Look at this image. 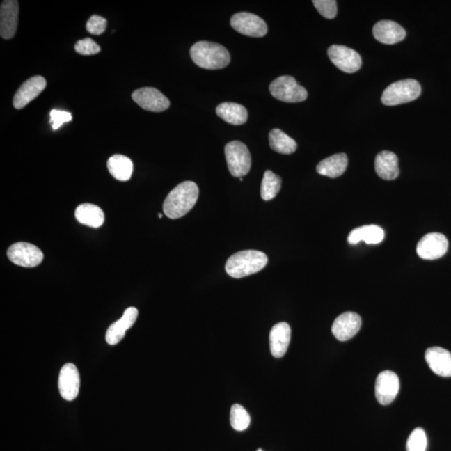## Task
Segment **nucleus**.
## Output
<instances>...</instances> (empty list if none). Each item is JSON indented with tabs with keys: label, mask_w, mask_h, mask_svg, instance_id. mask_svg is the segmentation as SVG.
Here are the masks:
<instances>
[{
	"label": "nucleus",
	"mask_w": 451,
	"mask_h": 451,
	"mask_svg": "<svg viewBox=\"0 0 451 451\" xmlns=\"http://www.w3.org/2000/svg\"><path fill=\"white\" fill-rule=\"evenodd\" d=\"M199 188L193 182H184L170 191L163 203V211L171 219L185 216L198 199Z\"/></svg>",
	"instance_id": "nucleus-1"
},
{
	"label": "nucleus",
	"mask_w": 451,
	"mask_h": 451,
	"mask_svg": "<svg viewBox=\"0 0 451 451\" xmlns=\"http://www.w3.org/2000/svg\"><path fill=\"white\" fill-rule=\"evenodd\" d=\"M190 54L196 65L206 70L223 69L231 61L224 46L209 41H199L192 45Z\"/></svg>",
	"instance_id": "nucleus-2"
},
{
	"label": "nucleus",
	"mask_w": 451,
	"mask_h": 451,
	"mask_svg": "<svg viewBox=\"0 0 451 451\" xmlns=\"http://www.w3.org/2000/svg\"><path fill=\"white\" fill-rule=\"evenodd\" d=\"M267 261V255L260 251H241L228 259L225 269L232 278H242L264 269Z\"/></svg>",
	"instance_id": "nucleus-3"
},
{
	"label": "nucleus",
	"mask_w": 451,
	"mask_h": 451,
	"mask_svg": "<svg viewBox=\"0 0 451 451\" xmlns=\"http://www.w3.org/2000/svg\"><path fill=\"white\" fill-rule=\"evenodd\" d=\"M421 94L420 84L413 79L392 83L383 92L381 100L388 106L411 102Z\"/></svg>",
	"instance_id": "nucleus-4"
},
{
	"label": "nucleus",
	"mask_w": 451,
	"mask_h": 451,
	"mask_svg": "<svg viewBox=\"0 0 451 451\" xmlns=\"http://www.w3.org/2000/svg\"><path fill=\"white\" fill-rule=\"evenodd\" d=\"M225 156L230 173L241 178L248 174L252 166V157L248 146L241 141H233L225 146Z\"/></svg>",
	"instance_id": "nucleus-5"
},
{
	"label": "nucleus",
	"mask_w": 451,
	"mask_h": 451,
	"mask_svg": "<svg viewBox=\"0 0 451 451\" xmlns=\"http://www.w3.org/2000/svg\"><path fill=\"white\" fill-rule=\"evenodd\" d=\"M269 90L275 99L283 102H302L308 98L306 89L299 85L294 77L288 75L275 79L270 84Z\"/></svg>",
	"instance_id": "nucleus-6"
},
{
	"label": "nucleus",
	"mask_w": 451,
	"mask_h": 451,
	"mask_svg": "<svg viewBox=\"0 0 451 451\" xmlns=\"http://www.w3.org/2000/svg\"><path fill=\"white\" fill-rule=\"evenodd\" d=\"M7 256L15 264L24 267H35L44 259L42 251L28 242H17L8 249Z\"/></svg>",
	"instance_id": "nucleus-7"
},
{
	"label": "nucleus",
	"mask_w": 451,
	"mask_h": 451,
	"mask_svg": "<svg viewBox=\"0 0 451 451\" xmlns=\"http://www.w3.org/2000/svg\"><path fill=\"white\" fill-rule=\"evenodd\" d=\"M328 56L333 64L344 72L354 73L361 68V56L355 50L347 46L338 45L330 46Z\"/></svg>",
	"instance_id": "nucleus-8"
},
{
	"label": "nucleus",
	"mask_w": 451,
	"mask_h": 451,
	"mask_svg": "<svg viewBox=\"0 0 451 451\" xmlns=\"http://www.w3.org/2000/svg\"><path fill=\"white\" fill-rule=\"evenodd\" d=\"M449 242L445 235L438 232L426 234L418 242L416 252L425 260H436L447 253Z\"/></svg>",
	"instance_id": "nucleus-9"
},
{
	"label": "nucleus",
	"mask_w": 451,
	"mask_h": 451,
	"mask_svg": "<svg viewBox=\"0 0 451 451\" xmlns=\"http://www.w3.org/2000/svg\"><path fill=\"white\" fill-rule=\"evenodd\" d=\"M231 26L238 33L250 37H263L267 35L265 21L252 13L241 12L231 19Z\"/></svg>",
	"instance_id": "nucleus-10"
},
{
	"label": "nucleus",
	"mask_w": 451,
	"mask_h": 451,
	"mask_svg": "<svg viewBox=\"0 0 451 451\" xmlns=\"http://www.w3.org/2000/svg\"><path fill=\"white\" fill-rule=\"evenodd\" d=\"M132 99L138 106L148 111L162 112L170 106V100L156 88H141L133 92Z\"/></svg>",
	"instance_id": "nucleus-11"
},
{
	"label": "nucleus",
	"mask_w": 451,
	"mask_h": 451,
	"mask_svg": "<svg viewBox=\"0 0 451 451\" xmlns=\"http://www.w3.org/2000/svg\"><path fill=\"white\" fill-rule=\"evenodd\" d=\"M399 391V379L394 372L383 371L378 375L375 383V396L382 405L390 404Z\"/></svg>",
	"instance_id": "nucleus-12"
},
{
	"label": "nucleus",
	"mask_w": 451,
	"mask_h": 451,
	"mask_svg": "<svg viewBox=\"0 0 451 451\" xmlns=\"http://www.w3.org/2000/svg\"><path fill=\"white\" fill-rule=\"evenodd\" d=\"M362 320L356 312H346L342 313L334 320L332 326V333L340 341L349 340L356 335L361 330Z\"/></svg>",
	"instance_id": "nucleus-13"
},
{
	"label": "nucleus",
	"mask_w": 451,
	"mask_h": 451,
	"mask_svg": "<svg viewBox=\"0 0 451 451\" xmlns=\"http://www.w3.org/2000/svg\"><path fill=\"white\" fill-rule=\"evenodd\" d=\"M81 379L77 367L73 363H66L62 367L58 376V390L63 399L72 401L79 395Z\"/></svg>",
	"instance_id": "nucleus-14"
},
{
	"label": "nucleus",
	"mask_w": 451,
	"mask_h": 451,
	"mask_svg": "<svg viewBox=\"0 0 451 451\" xmlns=\"http://www.w3.org/2000/svg\"><path fill=\"white\" fill-rule=\"evenodd\" d=\"M47 82L44 77L36 75L27 79L19 89L17 90L13 104L17 110H20L26 106L27 104L39 96L42 91L45 89Z\"/></svg>",
	"instance_id": "nucleus-15"
},
{
	"label": "nucleus",
	"mask_w": 451,
	"mask_h": 451,
	"mask_svg": "<svg viewBox=\"0 0 451 451\" xmlns=\"http://www.w3.org/2000/svg\"><path fill=\"white\" fill-rule=\"evenodd\" d=\"M19 2L6 0L0 7V35L10 40L15 35L18 27Z\"/></svg>",
	"instance_id": "nucleus-16"
},
{
	"label": "nucleus",
	"mask_w": 451,
	"mask_h": 451,
	"mask_svg": "<svg viewBox=\"0 0 451 451\" xmlns=\"http://www.w3.org/2000/svg\"><path fill=\"white\" fill-rule=\"evenodd\" d=\"M430 370L441 377H451V354L441 347H430L425 352Z\"/></svg>",
	"instance_id": "nucleus-17"
},
{
	"label": "nucleus",
	"mask_w": 451,
	"mask_h": 451,
	"mask_svg": "<svg viewBox=\"0 0 451 451\" xmlns=\"http://www.w3.org/2000/svg\"><path fill=\"white\" fill-rule=\"evenodd\" d=\"M376 40L384 45H394L404 40L406 31L398 23L391 20H381L373 28Z\"/></svg>",
	"instance_id": "nucleus-18"
},
{
	"label": "nucleus",
	"mask_w": 451,
	"mask_h": 451,
	"mask_svg": "<svg viewBox=\"0 0 451 451\" xmlns=\"http://www.w3.org/2000/svg\"><path fill=\"white\" fill-rule=\"evenodd\" d=\"M138 310L135 307H129L124 312L119 320L112 324L107 329L106 340L108 345H116L122 340L125 332L136 323Z\"/></svg>",
	"instance_id": "nucleus-19"
},
{
	"label": "nucleus",
	"mask_w": 451,
	"mask_h": 451,
	"mask_svg": "<svg viewBox=\"0 0 451 451\" xmlns=\"http://www.w3.org/2000/svg\"><path fill=\"white\" fill-rule=\"evenodd\" d=\"M291 340L290 324L282 322L275 324L269 335L271 354L275 358H282L287 353Z\"/></svg>",
	"instance_id": "nucleus-20"
},
{
	"label": "nucleus",
	"mask_w": 451,
	"mask_h": 451,
	"mask_svg": "<svg viewBox=\"0 0 451 451\" xmlns=\"http://www.w3.org/2000/svg\"><path fill=\"white\" fill-rule=\"evenodd\" d=\"M376 173L380 178L392 181L399 177V159L394 152L383 150L375 158Z\"/></svg>",
	"instance_id": "nucleus-21"
},
{
	"label": "nucleus",
	"mask_w": 451,
	"mask_h": 451,
	"mask_svg": "<svg viewBox=\"0 0 451 451\" xmlns=\"http://www.w3.org/2000/svg\"><path fill=\"white\" fill-rule=\"evenodd\" d=\"M348 166V157L338 153L324 159L317 166V173L330 178H337L345 173Z\"/></svg>",
	"instance_id": "nucleus-22"
},
{
	"label": "nucleus",
	"mask_w": 451,
	"mask_h": 451,
	"mask_svg": "<svg viewBox=\"0 0 451 451\" xmlns=\"http://www.w3.org/2000/svg\"><path fill=\"white\" fill-rule=\"evenodd\" d=\"M383 230L377 225H366L355 228L351 231L348 237L349 244H357L363 241L367 244H378L383 240Z\"/></svg>",
	"instance_id": "nucleus-23"
},
{
	"label": "nucleus",
	"mask_w": 451,
	"mask_h": 451,
	"mask_svg": "<svg viewBox=\"0 0 451 451\" xmlns=\"http://www.w3.org/2000/svg\"><path fill=\"white\" fill-rule=\"evenodd\" d=\"M74 215L79 223L93 228L102 227L104 221V212L102 208L94 204L79 205Z\"/></svg>",
	"instance_id": "nucleus-24"
},
{
	"label": "nucleus",
	"mask_w": 451,
	"mask_h": 451,
	"mask_svg": "<svg viewBox=\"0 0 451 451\" xmlns=\"http://www.w3.org/2000/svg\"><path fill=\"white\" fill-rule=\"evenodd\" d=\"M217 116L229 124L239 125L248 120V111L240 104L224 102L216 109Z\"/></svg>",
	"instance_id": "nucleus-25"
},
{
	"label": "nucleus",
	"mask_w": 451,
	"mask_h": 451,
	"mask_svg": "<svg viewBox=\"0 0 451 451\" xmlns=\"http://www.w3.org/2000/svg\"><path fill=\"white\" fill-rule=\"evenodd\" d=\"M109 171L113 177L120 182L131 179L133 173V163L131 159L123 155H114L107 162Z\"/></svg>",
	"instance_id": "nucleus-26"
},
{
	"label": "nucleus",
	"mask_w": 451,
	"mask_h": 451,
	"mask_svg": "<svg viewBox=\"0 0 451 451\" xmlns=\"http://www.w3.org/2000/svg\"><path fill=\"white\" fill-rule=\"evenodd\" d=\"M270 148L280 154L290 155L296 152V142L281 129H274L269 133Z\"/></svg>",
	"instance_id": "nucleus-27"
},
{
	"label": "nucleus",
	"mask_w": 451,
	"mask_h": 451,
	"mask_svg": "<svg viewBox=\"0 0 451 451\" xmlns=\"http://www.w3.org/2000/svg\"><path fill=\"white\" fill-rule=\"evenodd\" d=\"M282 180L271 171H266L261 185V196L264 200L274 199L281 189Z\"/></svg>",
	"instance_id": "nucleus-28"
},
{
	"label": "nucleus",
	"mask_w": 451,
	"mask_h": 451,
	"mask_svg": "<svg viewBox=\"0 0 451 451\" xmlns=\"http://www.w3.org/2000/svg\"><path fill=\"white\" fill-rule=\"evenodd\" d=\"M251 418L248 411L240 404H234L230 412V424L234 429L242 432L248 429Z\"/></svg>",
	"instance_id": "nucleus-29"
},
{
	"label": "nucleus",
	"mask_w": 451,
	"mask_h": 451,
	"mask_svg": "<svg viewBox=\"0 0 451 451\" xmlns=\"http://www.w3.org/2000/svg\"><path fill=\"white\" fill-rule=\"evenodd\" d=\"M426 448H427V437L425 430L421 428L413 429L407 441V451H425Z\"/></svg>",
	"instance_id": "nucleus-30"
},
{
	"label": "nucleus",
	"mask_w": 451,
	"mask_h": 451,
	"mask_svg": "<svg viewBox=\"0 0 451 451\" xmlns=\"http://www.w3.org/2000/svg\"><path fill=\"white\" fill-rule=\"evenodd\" d=\"M312 3L324 18L329 19L335 18L338 13L335 0H313Z\"/></svg>",
	"instance_id": "nucleus-31"
},
{
	"label": "nucleus",
	"mask_w": 451,
	"mask_h": 451,
	"mask_svg": "<svg viewBox=\"0 0 451 451\" xmlns=\"http://www.w3.org/2000/svg\"><path fill=\"white\" fill-rule=\"evenodd\" d=\"M74 49L75 52L82 56H94L100 52V46L90 38L77 41Z\"/></svg>",
	"instance_id": "nucleus-32"
},
{
	"label": "nucleus",
	"mask_w": 451,
	"mask_h": 451,
	"mask_svg": "<svg viewBox=\"0 0 451 451\" xmlns=\"http://www.w3.org/2000/svg\"><path fill=\"white\" fill-rule=\"evenodd\" d=\"M107 20L102 16H91L86 23L87 31L93 35H100L106 31Z\"/></svg>",
	"instance_id": "nucleus-33"
},
{
	"label": "nucleus",
	"mask_w": 451,
	"mask_h": 451,
	"mask_svg": "<svg viewBox=\"0 0 451 451\" xmlns=\"http://www.w3.org/2000/svg\"><path fill=\"white\" fill-rule=\"evenodd\" d=\"M49 123H52L54 131H57L61 125L72 120V115L70 112L61 110H52L50 111Z\"/></svg>",
	"instance_id": "nucleus-34"
},
{
	"label": "nucleus",
	"mask_w": 451,
	"mask_h": 451,
	"mask_svg": "<svg viewBox=\"0 0 451 451\" xmlns=\"http://www.w3.org/2000/svg\"><path fill=\"white\" fill-rule=\"evenodd\" d=\"M161 217H162V214L161 213H160V214H159V219H161Z\"/></svg>",
	"instance_id": "nucleus-35"
},
{
	"label": "nucleus",
	"mask_w": 451,
	"mask_h": 451,
	"mask_svg": "<svg viewBox=\"0 0 451 451\" xmlns=\"http://www.w3.org/2000/svg\"><path fill=\"white\" fill-rule=\"evenodd\" d=\"M240 181H241V182L244 181V179H242V177H241V178H240Z\"/></svg>",
	"instance_id": "nucleus-36"
},
{
	"label": "nucleus",
	"mask_w": 451,
	"mask_h": 451,
	"mask_svg": "<svg viewBox=\"0 0 451 451\" xmlns=\"http://www.w3.org/2000/svg\"><path fill=\"white\" fill-rule=\"evenodd\" d=\"M257 451H262L261 449H258Z\"/></svg>",
	"instance_id": "nucleus-37"
}]
</instances>
